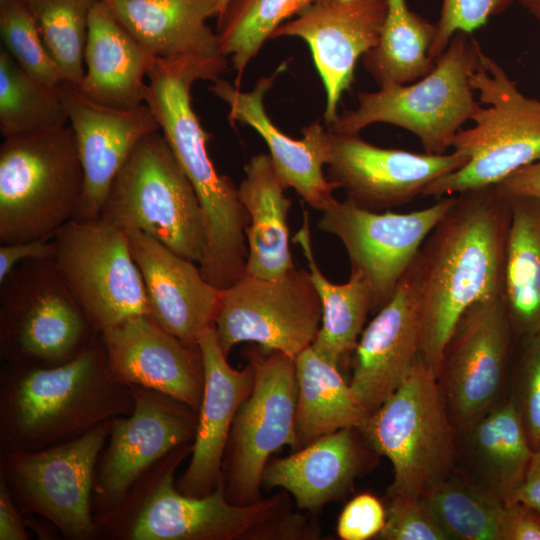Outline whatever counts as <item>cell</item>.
Masks as SVG:
<instances>
[{"mask_svg":"<svg viewBox=\"0 0 540 540\" xmlns=\"http://www.w3.org/2000/svg\"><path fill=\"white\" fill-rule=\"evenodd\" d=\"M73 129L84 174V185L74 219L93 220L101 209L116 174L135 145L160 130L149 106L116 109L85 97L76 84H58Z\"/></svg>","mask_w":540,"mask_h":540,"instance_id":"obj_21","label":"cell"},{"mask_svg":"<svg viewBox=\"0 0 540 540\" xmlns=\"http://www.w3.org/2000/svg\"><path fill=\"white\" fill-rule=\"evenodd\" d=\"M435 34L436 24L412 11L406 0H387L379 42L362 57L363 66L379 87L412 83L435 65L430 57Z\"/></svg>","mask_w":540,"mask_h":540,"instance_id":"obj_34","label":"cell"},{"mask_svg":"<svg viewBox=\"0 0 540 540\" xmlns=\"http://www.w3.org/2000/svg\"><path fill=\"white\" fill-rule=\"evenodd\" d=\"M471 86L482 106L452 144L468 158L461 168L430 183L421 196L443 198L495 186L540 160V101L525 96L505 69L481 53Z\"/></svg>","mask_w":540,"mask_h":540,"instance_id":"obj_8","label":"cell"},{"mask_svg":"<svg viewBox=\"0 0 540 540\" xmlns=\"http://www.w3.org/2000/svg\"><path fill=\"white\" fill-rule=\"evenodd\" d=\"M254 383L234 418L226 448L225 492L231 503L258 502L269 457L283 446L299 449L295 359L253 347Z\"/></svg>","mask_w":540,"mask_h":540,"instance_id":"obj_13","label":"cell"},{"mask_svg":"<svg viewBox=\"0 0 540 540\" xmlns=\"http://www.w3.org/2000/svg\"><path fill=\"white\" fill-rule=\"evenodd\" d=\"M482 52L472 34L455 33L427 75L359 93L358 107L338 116L329 131L358 134L371 124L386 123L415 135L425 153H446L482 107L470 82Z\"/></svg>","mask_w":540,"mask_h":540,"instance_id":"obj_5","label":"cell"},{"mask_svg":"<svg viewBox=\"0 0 540 540\" xmlns=\"http://www.w3.org/2000/svg\"><path fill=\"white\" fill-rule=\"evenodd\" d=\"M230 0H219L216 8V16L221 15Z\"/></svg>","mask_w":540,"mask_h":540,"instance_id":"obj_50","label":"cell"},{"mask_svg":"<svg viewBox=\"0 0 540 540\" xmlns=\"http://www.w3.org/2000/svg\"><path fill=\"white\" fill-rule=\"evenodd\" d=\"M514 402L533 449L540 444V331L523 338Z\"/></svg>","mask_w":540,"mask_h":540,"instance_id":"obj_41","label":"cell"},{"mask_svg":"<svg viewBox=\"0 0 540 540\" xmlns=\"http://www.w3.org/2000/svg\"><path fill=\"white\" fill-rule=\"evenodd\" d=\"M111 420L49 448L1 453L0 475L22 511L50 522L66 539L99 538L92 494Z\"/></svg>","mask_w":540,"mask_h":540,"instance_id":"obj_11","label":"cell"},{"mask_svg":"<svg viewBox=\"0 0 540 540\" xmlns=\"http://www.w3.org/2000/svg\"><path fill=\"white\" fill-rule=\"evenodd\" d=\"M84 174L71 126L5 138L0 146V242L52 239L74 219Z\"/></svg>","mask_w":540,"mask_h":540,"instance_id":"obj_7","label":"cell"},{"mask_svg":"<svg viewBox=\"0 0 540 540\" xmlns=\"http://www.w3.org/2000/svg\"><path fill=\"white\" fill-rule=\"evenodd\" d=\"M417 257L390 299L363 329L353 352L350 387L368 415L404 382L421 355Z\"/></svg>","mask_w":540,"mask_h":540,"instance_id":"obj_20","label":"cell"},{"mask_svg":"<svg viewBox=\"0 0 540 540\" xmlns=\"http://www.w3.org/2000/svg\"><path fill=\"white\" fill-rule=\"evenodd\" d=\"M53 240L55 266L98 332L132 317H150L144 280L125 231L102 218L72 219Z\"/></svg>","mask_w":540,"mask_h":540,"instance_id":"obj_12","label":"cell"},{"mask_svg":"<svg viewBox=\"0 0 540 540\" xmlns=\"http://www.w3.org/2000/svg\"><path fill=\"white\" fill-rule=\"evenodd\" d=\"M455 196L406 213L371 211L347 198H333L321 210L318 228L343 244L351 271L360 272L372 293V311L392 296L423 243L451 207Z\"/></svg>","mask_w":540,"mask_h":540,"instance_id":"obj_15","label":"cell"},{"mask_svg":"<svg viewBox=\"0 0 540 540\" xmlns=\"http://www.w3.org/2000/svg\"><path fill=\"white\" fill-rule=\"evenodd\" d=\"M499 540H540V513L520 502L505 504Z\"/></svg>","mask_w":540,"mask_h":540,"instance_id":"obj_44","label":"cell"},{"mask_svg":"<svg viewBox=\"0 0 540 540\" xmlns=\"http://www.w3.org/2000/svg\"><path fill=\"white\" fill-rule=\"evenodd\" d=\"M386 11L387 0H316L274 31L272 38L299 37L308 44L326 92L328 127L357 61L378 44Z\"/></svg>","mask_w":540,"mask_h":540,"instance_id":"obj_19","label":"cell"},{"mask_svg":"<svg viewBox=\"0 0 540 540\" xmlns=\"http://www.w3.org/2000/svg\"><path fill=\"white\" fill-rule=\"evenodd\" d=\"M154 57L122 26L100 0L92 9L77 86L88 99L116 109L145 103L147 76Z\"/></svg>","mask_w":540,"mask_h":540,"instance_id":"obj_26","label":"cell"},{"mask_svg":"<svg viewBox=\"0 0 540 540\" xmlns=\"http://www.w3.org/2000/svg\"><path fill=\"white\" fill-rule=\"evenodd\" d=\"M161 130L144 136L116 174L99 218L140 231L199 265L207 251L194 187Z\"/></svg>","mask_w":540,"mask_h":540,"instance_id":"obj_9","label":"cell"},{"mask_svg":"<svg viewBox=\"0 0 540 540\" xmlns=\"http://www.w3.org/2000/svg\"><path fill=\"white\" fill-rule=\"evenodd\" d=\"M150 304V317L182 342L197 346L214 327L222 290L203 276L195 262L186 259L153 237L127 232Z\"/></svg>","mask_w":540,"mask_h":540,"instance_id":"obj_23","label":"cell"},{"mask_svg":"<svg viewBox=\"0 0 540 540\" xmlns=\"http://www.w3.org/2000/svg\"><path fill=\"white\" fill-rule=\"evenodd\" d=\"M133 408L130 386L109 370L101 333L60 366L5 363L0 374V451L49 448Z\"/></svg>","mask_w":540,"mask_h":540,"instance_id":"obj_3","label":"cell"},{"mask_svg":"<svg viewBox=\"0 0 540 540\" xmlns=\"http://www.w3.org/2000/svg\"><path fill=\"white\" fill-rule=\"evenodd\" d=\"M69 123L58 85L25 72L0 49V132L5 138L43 132Z\"/></svg>","mask_w":540,"mask_h":540,"instance_id":"obj_36","label":"cell"},{"mask_svg":"<svg viewBox=\"0 0 540 540\" xmlns=\"http://www.w3.org/2000/svg\"><path fill=\"white\" fill-rule=\"evenodd\" d=\"M421 498L449 540H499L505 503L465 471L456 467Z\"/></svg>","mask_w":540,"mask_h":540,"instance_id":"obj_35","label":"cell"},{"mask_svg":"<svg viewBox=\"0 0 540 540\" xmlns=\"http://www.w3.org/2000/svg\"><path fill=\"white\" fill-rule=\"evenodd\" d=\"M309 222L304 211L302 226L293 241L303 251L322 307L321 325L311 346L339 367L356 348L367 315L372 311V293L360 272L351 271L348 281L342 284L332 283L323 275L314 257Z\"/></svg>","mask_w":540,"mask_h":540,"instance_id":"obj_31","label":"cell"},{"mask_svg":"<svg viewBox=\"0 0 540 540\" xmlns=\"http://www.w3.org/2000/svg\"><path fill=\"white\" fill-rule=\"evenodd\" d=\"M115 380L161 392L198 411L205 383L201 351L136 316L101 332Z\"/></svg>","mask_w":540,"mask_h":540,"instance_id":"obj_22","label":"cell"},{"mask_svg":"<svg viewBox=\"0 0 540 540\" xmlns=\"http://www.w3.org/2000/svg\"><path fill=\"white\" fill-rule=\"evenodd\" d=\"M205 370V383L191 459L175 482L189 496H205L224 478L223 458L236 413L250 394L254 369L250 362L243 369L233 368L223 353L215 327L199 339Z\"/></svg>","mask_w":540,"mask_h":540,"instance_id":"obj_24","label":"cell"},{"mask_svg":"<svg viewBox=\"0 0 540 540\" xmlns=\"http://www.w3.org/2000/svg\"><path fill=\"white\" fill-rule=\"evenodd\" d=\"M322 307L309 272L297 267L276 279L244 275L222 290L215 330L223 353L242 342L296 358L312 345Z\"/></svg>","mask_w":540,"mask_h":540,"instance_id":"obj_14","label":"cell"},{"mask_svg":"<svg viewBox=\"0 0 540 540\" xmlns=\"http://www.w3.org/2000/svg\"><path fill=\"white\" fill-rule=\"evenodd\" d=\"M184 444L149 468L113 510L95 518L99 538L114 540H303L313 528L278 494L246 505L231 503L224 478L211 493H181L175 471L191 453Z\"/></svg>","mask_w":540,"mask_h":540,"instance_id":"obj_2","label":"cell"},{"mask_svg":"<svg viewBox=\"0 0 540 540\" xmlns=\"http://www.w3.org/2000/svg\"><path fill=\"white\" fill-rule=\"evenodd\" d=\"M511 217L502 298L515 335L540 331V200L507 197Z\"/></svg>","mask_w":540,"mask_h":540,"instance_id":"obj_32","label":"cell"},{"mask_svg":"<svg viewBox=\"0 0 540 540\" xmlns=\"http://www.w3.org/2000/svg\"><path fill=\"white\" fill-rule=\"evenodd\" d=\"M513 334L502 295L474 303L458 320L437 371L455 429L502 399Z\"/></svg>","mask_w":540,"mask_h":540,"instance_id":"obj_17","label":"cell"},{"mask_svg":"<svg viewBox=\"0 0 540 540\" xmlns=\"http://www.w3.org/2000/svg\"><path fill=\"white\" fill-rule=\"evenodd\" d=\"M328 177L359 207L380 211L410 202L434 180L468 162L452 151L414 153L370 144L358 134L327 131Z\"/></svg>","mask_w":540,"mask_h":540,"instance_id":"obj_18","label":"cell"},{"mask_svg":"<svg viewBox=\"0 0 540 540\" xmlns=\"http://www.w3.org/2000/svg\"><path fill=\"white\" fill-rule=\"evenodd\" d=\"M385 522L382 502L370 493H361L342 509L336 531L342 540H368L381 533Z\"/></svg>","mask_w":540,"mask_h":540,"instance_id":"obj_43","label":"cell"},{"mask_svg":"<svg viewBox=\"0 0 540 540\" xmlns=\"http://www.w3.org/2000/svg\"><path fill=\"white\" fill-rule=\"evenodd\" d=\"M283 69L281 66L273 75L259 79L248 92L220 78L209 90L227 103L231 124L238 121L249 125L264 139L285 187L293 188L310 207L321 211L338 189L335 183L326 180L322 170L328 159L327 131L316 121L304 127L303 138L296 140L280 131L265 111L264 95Z\"/></svg>","mask_w":540,"mask_h":540,"instance_id":"obj_25","label":"cell"},{"mask_svg":"<svg viewBox=\"0 0 540 540\" xmlns=\"http://www.w3.org/2000/svg\"><path fill=\"white\" fill-rule=\"evenodd\" d=\"M517 0H442L436 34L430 48L435 59L446 49L457 32L472 34L493 16L506 11Z\"/></svg>","mask_w":540,"mask_h":540,"instance_id":"obj_40","label":"cell"},{"mask_svg":"<svg viewBox=\"0 0 540 540\" xmlns=\"http://www.w3.org/2000/svg\"><path fill=\"white\" fill-rule=\"evenodd\" d=\"M62 80L77 86L84 76V48L89 16L100 0H22Z\"/></svg>","mask_w":540,"mask_h":540,"instance_id":"obj_38","label":"cell"},{"mask_svg":"<svg viewBox=\"0 0 540 540\" xmlns=\"http://www.w3.org/2000/svg\"><path fill=\"white\" fill-rule=\"evenodd\" d=\"M134 408L114 417L95 469L94 517L114 508L135 482L177 447L193 443L198 411L161 392L130 386Z\"/></svg>","mask_w":540,"mask_h":540,"instance_id":"obj_16","label":"cell"},{"mask_svg":"<svg viewBox=\"0 0 540 540\" xmlns=\"http://www.w3.org/2000/svg\"><path fill=\"white\" fill-rule=\"evenodd\" d=\"M510 217V201L496 186L463 192L421 247V356L436 373L463 313L502 295Z\"/></svg>","mask_w":540,"mask_h":540,"instance_id":"obj_1","label":"cell"},{"mask_svg":"<svg viewBox=\"0 0 540 540\" xmlns=\"http://www.w3.org/2000/svg\"><path fill=\"white\" fill-rule=\"evenodd\" d=\"M122 26L153 56L216 58L217 34L206 24L219 0H103Z\"/></svg>","mask_w":540,"mask_h":540,"instance_id":"obj_29","label":"cell"},{"mask_svg":"<svg viewBox=\"0 0 540 540\" xmlns=\"http://www.w3.org/2000/svg\"><path fill=\"white\" fill-rule=\"evenodd\" d=\"M456 447L464 471L505 504L521 486L534 451L511 398L456 429Z\"/></svg>","mask_w":540,"mask_h":540,"instance_id":"obj_27","label":"cell"},{"mask_svg":"<svg viewBox=\"0 0 540 540\" xmlns=\"http://www.w3.org/2000/svg\"><path fill=\"white\" fill-rule=\"evenodd\" d=\"M382 540H449L422 498L390 497Z\"/></svg>","mask_w":540,"mask_h":540,"instance_id":"obj_42","label":"cell"},{"mask_svg":"<svg viewBox=\"0 0 540 540\" xmlns=\"http://www.w3.org/2000/svg\"><path fill=\"white\" fill-rule=\"evenodd\" d=\"M357 428L324 435L284 458L268 461L262 484L290 493L299 509L316 510L343 495L363 465Z\"/></svg>","mask_w":540,"mask_h":540,"instance_id":"obj_28","label":"cell"},{"mask_svg":"<svg viewBox=\"0 0 540 540\" xmlns=\"http://www.w3.org/2000/svg\"><path fill=\"white\" fill-rule=\"evenodd\" d=\"M296 432L299 447L344 428H359L368 413L346 383L339 367L312 346L295 358Z\"/></svg>","mask_w":540,"mask_h":540,"instance_id":"obj_33","label":"cell"},{"mask_svg":"<svg viewBox=\"0 0 540 540\" xmlns=\"http://www.w3.org/2000/svg\"><path fill=\"white\" fill-rule=\"evenodd\" d=\"M228 67L227 57H154L147 73L145 103L191 181L207 229L205 264L217 271L242 266L247 256L246 211L232 180L220 175L209 154L208 133L191 105V87L197 80H213Z\"/></svg>","mask_w":540,"mask_h":540,"instance_id":"obj_4","label":"cell"},{"mask_svg":"<svg viewBox=\"0 0 540 540\" xmlns=\"http://www.w3.org/2000/svg\"><path fill=\"white\" fill-rule=\"evenodd\" d=\"M358 430L392 464L389 498H421L457 467L456 429L437 373L421 355L404 382Z\"/></svg>","mask_w":540,"mask_h":540,"instance_id":"obj_6","label":"cell"},{"mask_svg":"<svg viewBox=\"0 0 540 540\" xmlns=\"http://www.w3.org/2000/svg\"><path fill=\"white\" fill-rule=\"evenodd\" d=\"M55 254L52 239H39L27 242L1 244L0 247V282L22 261L27 259H49Z\"/></svg>","mask_w":540,"mask_h":540,"instance_id":"obj_45","label":"cell"},{"mask_svg":"<svg viewBox=\"0 0 540 540\" xmlns=\"http://www.w3.org/2000/svg\"><path fill=\"white\" fill-rule=\"evenodd\" d=\"M534 18L540 20V0H517Z\"/></svg>","mask_w":540,"mask_h":540,"instance_id":"obj_49","label":"cell"},{"mask_svg":"<svg viewBox=\"0 0 540 540\" xmlns=\"http://www.w3.org/2000/svg\"><path fill=\"white\" fill-rule=\"evenodd\" d=\"M316 0H230L217 18L220 52L241 75L266 40L286 20Z\"/></svg>","mask_w":540,"mask_h":540,"instance_id":"obj_37","label":"cell"},{"mask_svg":"<svg viewBox=\"0 0 540 540\" xmlns=\"http://www.w3.org/2000/svg\"><path fill=\"white\" fill-rule=\"evenodd\" d=\"M25 512L12 497L0 475V540L30 539Z\"/></svg>","mask_w":540,"mask_h":540,"instance_id":"obj_46","label":"cell"},{"mask_svg":"<svg viewBox=\"0 0 540 540\" xmlns=\"http://www.w3.org/2000/svg\"><path fill=\"white\" fill-rule=\"evenodd\" d=\"M511 502L523 503L540 513V444L534 449L525 478Z\"/></svg>","mask_w":540,"mask_h":540,"instance_id":"obj_48","label":"cell"},{"mask_svg":"<svg viewBox=\"0 0 540 540\" xmlns=\"http://www.w3.org/2000/svg\"><path fill=\"white\" fill-rule=\"evenodd\" d=\"M495 186L506 197L525 196L540 200V160L519 169Z\"/></svg>","mask_w":540,"mask_h":540,"instance_id":"obj_47","label":"cell"},{"mask_svg":"<svg viewBox=\"0 0 540 540\" xmlns=\"http://www.w3.org/2000/svg\"><path fill=\"white\" fill-rule=\"evenodd\" d=\"M0 285V356L5 363L60 366L100 335L53 258L20 262Z\"/></svg>","mask_w":540,"mask_h":540,"instance_id":"obj_10","label":"cell"},{"mask_svg":"<svg viewBox=\"0 0 540 540\" xmlns=\"http://www.w3.org/2000/svg\"><path fill=\"white\" fill-rule=\"evenodd\" d=\"M238 186L248 223L245 228L247 259L245 274L265 279L286 275L296 266L289 248L287 223L291 200L277 175L269 154L253 156L244 167Z\"/></svg>","mask_w":540,"mask_h":540,"instance_id":"obj_30","label":"cell"},{"mask_svg":"<svg viewBox=\"0 0 540 540\" xmlns=\"http://www.w3.org/2000/svg\"><path fill=\"white\" fill-rule=\"evenodd\" d=\"M0 34L3 48L25 72L51 86L62 81L34 17L22 0H0Z\"/></svg>","mask_w":540,"mask_h":540,"instance_id":"obj_39","label":"cell"}]
</instances>
